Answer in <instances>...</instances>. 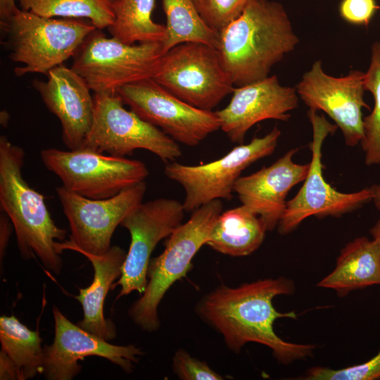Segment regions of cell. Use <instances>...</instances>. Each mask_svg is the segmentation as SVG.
Here are the masks:
<instances>
[{
    "instance_id": "cell-31",
    "label": "cell",
    "mask_w": 380,
    "mask_h": 380,
    "mask_svg": "<svg viewBox=\"0 0 380 380\" xmlns=\"http://www.w3.org/2000/svg\"><path fill=\"white\" fill-rule=\"evenodd\" d=\"M378 10L376 0H341L338 6L341 18L358 26H368Z\"/></svg>"
},
{
    "instance_id": "cell-37",
    "label": "cell",
    "mask_w": 380,
    "mask_h": 380,
    "mask_svg": "<svg viewBox=\"0 0 380 380\" xmlns=\"http://www.w3.org/2000/svg\"><path fill=\"white\" fill-rule=\"evenodd\" d=\"M9 115L8 113L4 110L1 112V124L6 127L8 122Z\"/></svg>"
},
{
    "instance_id": "cell-11",
    "label": "cell",
    "mask_w": 380,
    "mask_h": 380,
    "mask_svg": "<svg viewBox=\"0 0 380 380\" xmlns=\"http://www.w3.org/2000/svg\"><path fill=\"white\" fill-rule=\"evenodd\" d=\"M280 135L281 131L275 126L265 136L254 137L248 144H241L210 163L198 165L168 163L164 174L184 189L182 203L186 212H193L214 200H230L241 172L253 163L273 153Z\"/></svg>"
},
{
    "instance_id": "cell-3",
    "label": "cell",
    "mask_w": 380,
    "mask_h": 380,
    "mask_svg": "<svg viewBox=\"0 0 380 380\" xmlns=\"http://www.w3.org/2000/svg\"><path fill=\"white\" fill-rule=\"evenodd\" d=\"M25 151L0 137V209L10 218L18 250L24 260L38 258L56 274L63 267L56 243L65 240L66 231L52 219L44 196L23 177Z\"/></svg>"
},
{
    "instance_id": "cell-35",
    "label": "cell",
    "mask_w": 380,
    "mask_h": 380,
    "mask_svg": "<svg viewBox=\"0 0 380 380\" xmlns=\"http://www.w3.org/2000/svg\"><path fill=\"white\" fill-rule=\"evenodd\" d=\"M372 194V201L380 212V185L375 184L370 187Z\"/></svg>"
},
{
    "instance_id": "cell-14",
    "label": "cell",
    "mask_w": 380,
    "mask_h": 380,
    "mask_svg": "<svg viewBox=\"0 0 380 380\" xmlns=\"http://www.w3.org/2000/svg\"><path fill=\"white\" fill-rule=\"evenodd\" d=\"M185 210L183 203L167 198L141 202L121 222L130 234V244L120 278L112 289L120 286L117 298L138 291L140 296L147 285L151 255L163 239L182 223Z\"/></svg>"
},
{
    "instance_id": "cell-10",
    "label": "cell",
    "mask_w": 380,
    "mask_h": 380,
    "mask_svg": "<svg viewBox=\"0 0 380 380\" xmlns=\"http://www.w3.org/2000/svg\"><path fill=\"white\" fill-rule=\"evenodd\" d=\"M146 191L145 182L124 189L110 198L91 199L56 188L70 229L69 240L56 243L59 253L65 250L102 255L111 247L118 225L141 202Z\"/></svg>"
},
{
    "instance_id": "cell-1",
    "label": "cell",
    "mask_w": 380,
    "mask_h": 380,
    "mask_svg": "<svg viewBox=\"0 0 380 380\" xmlns=\"http://www.w3.org/2000/svg\"><path fill=\"white\" fill-rule=\"evenodd\" d=\"M294 291L293 281L284 277L237 287L222 284L201 299L196 312L222 336L230 350L239 353L246 343H258L270 348L279 362L289 365L312 356L316 347L285 341L274 329L277 319L297 318L294 311L280 312L272 303L276 296L290 295Z\"/></svg>"
},
{
    "instance_id": "cell-17",
    "label": "cell",
    "mask_w": 380,
    "mask_h": 380,
    "mask_svg": "<svg viewBox=\"0 0 380 380\" xmlns=\"http://www.w3.org/2000/svg\"><path fill=\"white\" fill-rule=\"evenodd\" d=\"M296 89L282 86L277 75L235 87L229 103L215 111L222 129L233 143L241 144L247 132L265 120L287 121L298 107Z\"/></svg>"
},
{
    "instance_id": "cell-34",
    "label": "cell",
    "mask_w": 380,
    "mask_h": 380,
    "mask_svg": "<svg viewBox=\"0 0 380 380\" xmlns=\"http://www.w3.org/2000/svg\"><path fill=\"white\" fill-rule=\"evenodd\" d=\"M19 10L15 0H0V27L8 23Z\"/></svg>"
},
{
    "instance_id": "cell-5",
    "label": "cell",
    "mask_w": 380,
    "mask_h": 380,
    "mask_svg": "<svg viewBox=\"0 0 380 380\" xmlns=\"http://www.w3.org/2000/svg\"><path fill=\"white\" fill-rule=\"evenodd\" d=\"M95 29L85 19L46 18L22 9L1 26L6 36L9 58L23 65L14 69L18 77L28 73L47 75L72 57Z\"/></svg>"
},
{
    "instance_id": "cell-24",
    "label": "cell",
    "mask_w": 380,
    "mask_h": 380,
    "mask_svg": "<svg viewBox=\"0 0 380 380\" xmlns=\"http://www.w3.org/2000/svg\"><path fill=\"white\" fill-rule=\"evenodd\" d=\"M1 350L17 367L20 380L42 374L44 347L38 330H31L14 315L0 317Z\"/></svg>"
},
{
    "instance_id": "cell-15",
    "label": "cell",
    "mask_w": 380,
    "mask_h": 380,
    "mask_svg": "<svg viewBox=\"0 0 380 380\" xmlns=\"http://www.w3.org/2000/svg\"><path fill=\"white\" fill-rule=\"evenodd\" d=\"M365 72L352 70L335 77L323 70L322 61H316L296 86L301 100L310 108L322 110L341 130L346 144L354 146L364 138L362 108Z\"/></svg>"
},
{
    "instance_id": "cell-19",
    "label": "cell",
    "mask_w": 380,
    "mask_h": 380,
    "mask_svg": "<svg viewBox=\"0 0 380 380\" xmlns=\"http://www.w3.org/2000/svg\"><path fill=\"white\" fill-rule=\"evenodd\" d=\"M297 151L291 149L271 165L240 177L234 184V192L241 204L260 217L267 231L278 225L289 191L307 177L310 163L300 165L293 161Z\"/></svg>"
},
{
    "instance_id": "cell-22",
    "label": "cell",
    "mask_w": 380,
    "mask_h": 380,
    "mask_svg": "<svg viewBox=\"0 0 380 380\" xmlns=\"http://www.w3.org/2000/svg\"><path fill=\"white\" fill-rule=\"evenodd\" d=\"M266 232L260 217L241 204L222 211L205 245L222 254L246 256L260 247Z\"/></svg>"
},
{
    "instance_id": "cell-18",
    "label": "cell",
    "mask_w": 380,
    "mask_h": 380,
    "mask_svg": "<svg viewBox=\"0 0 380 380\" xmlns=\"http://www.w3.org/2000/svg\"><path fill=\"white\" fill-rule=\"evenodd\" d=\"M47 80H34L33 88L47 109L59 120L62 140L69 150L80 148L90 130L94 101L85 80L61 64L51 69Z\"/></svg>"
},
{
    "instance_id": "cell-23",
    "label": "cell",
    "mask_w": 380,
    "mask_h": 380,
    "mask_svg": "<svg viewBox=\"0 0 380 380\" xmlns=\"http://www.w3.org/2000/svg\"><path fill=\"white\" fill-rule=\"evenodd\" d=\"M112 4L114 20L107 28L111 37L127 44L164 42L165 25L152 18L156 0H118Z\"/></svg>"
},
{
    "instance_id": "cell-4",
    "label": "cell",
    "mask_w": 380,
    "mask_h": 380,
    "mask_svg": "<svg viewBox=\"0 0 380 380\" xmlns=\"http://www.w3.org/2000/svg\"><path fill=\"white\" fill-rule=\"evenodd\" d=\"M222 210L223 204L217 199L193 211L191 217L167 238L163 251L151 258L146 289L128 311L133 322L142 330L153 332L159 329V304L171 286L189 271L194 257L206 244Z\"/></svg>"
},
{
    "instance_id": "cell-9",
    "label": "cell",
    "mask_w": 380,
    "mask_h": 380,
    "mask_svg": "<svg viewBox=\"0 0 380 380\" xmlns=\"http://www.w3.org/2000/svg\"><path fill=\"white\" fill-rule=\"evenodd\" d=\"M154 79L186 103L211 110L234 88L216 48L201 42H185L163 56Z\"/></svg>"
},
{
    "instance_id": "cell-6",
    "label": "cell",
    "mask_w": 380,
    "mask_h": 380,
    "mask_svg": "<svg viewBox=\"0 0 380 380\" xmlns=\"http://www.w3.org/2000/svg\"><path fill=\"white\" fill-rule=\"evenodd\" d=\"M163 56L162 43L127 44L96 28L75 53L71 68L94 94L115 95L123 86L153 78Z\"/></svg>"
},
{
    "instance_id": "cell-25",
    "label": "cell",
    "mask_w": 380,
    "mask_h": 380,
    "mask_svg": "<svg viewBox=\"0 0 380 380\" xmlns=\"http://www.w3.org/2000/svg\"><path fill=\"white\" fill-rule=\"evenodd\" d=\"M166 17L163 54L185 42H201L216 48L219 33L201 17L193 0H162Z\"/></svg>"
},
{
    "instance_id": "cell-29",
    "label": "cell",
    "mask_w": 380,
    "mask_h": 380,
    "mask_svg": "<svg viewBox=\"0 0 380 380\" xmlns=\"http://www.w3.org/2000/svg\"><path fill=\"white\" fill-rule=\"evenodd\" d=\"M203 21L219 33L239 16L248 0H193Z\"/></svg>"
},
{
    "instance_id": "cell-36",
    "label": "cell",
    "mask_w": 380,
    "mask_h": 380,
    "mask_svg": "<svg viewBox=\"0 0 380 380\" xmlns=\"http://www.w3.org/2000/svg\"><path fill=\"white\" fill-rule=\"evenodd\" d=\"M373 239L380 242V220H379L370 229Z\"/></svg>"
},
{
    "instance_id": "cell-13",
    "label": "cell",
    "mask_w": 380,
    "mask_h": 380,
    "mask_svg": "<svg viewBox=\"0 0 380 380\" xmlns=\"http://www.w3.org/2000/svg\"><path fill=\"white\" fill-rule=\"evenodd\" d=\"M117 94L139 117L177 143L196 146L220 129L215 112L186 103L153 78L123 86Z\"/></svg>"
},
{
    "instance_id": "cell-27",
    "label": "cell",
    "mask_w": 380,
    "mask_h": 380,
    "mask_svg": "<svg viewBox=\"0 0 380 380\" xmlns=\"http://www.w3.org/2000/svg\"><path fill=\"white\" fill-rule=\"evenodd\" d=\"M365 89L372 93L374 104L365 117L364 138L360 142L367 165L380 164V42L373 43L368 70L364 75Z\"/></svg>"
},
{
    "instance_id": "cell-2",
    "label": "cell",
    "mask_w": 380,
    "mask_h": 380,
    "mask_svg": "<svg viewBox=\"0 0 380 380\" xmlns=\"http://www.w3.org/2000/svg\"><path fill=\"white\" fill-rule=\"evenodd\" d=\"M299 43L283 5L248 0L238 18L219 32L216 49L234 87L267 78Z\"/></svg>"
},
{
    "instance_id": "cell-16",
    "label": "cell",
    "mask_w": 380,
    "mask_h": 380,
    "mask_svg": "<svg viewBox=\"0 0 380 380\" xmlns=\"http://www.w3.org/2000/svg\"><path fill=\"white\" fill-rule=\"evenodd\" d=\"M54 338L44 346L42 374L48 380H71L81 371L78 361L89 356L105 358L130 373L143 355L134 345L118 346L70 321L56 306L53 307Z\"/></svg>"
},
{
    "instance_id": "cell-30",
    "label": "cell",
    "mask_w": 380,
    "mask_h": 380,
    "mask_svg": "<svg viewBox=\"0 0 380 380\" xmlns=\"http://www.w3.org/2000/svg\"><path fill=\"white\" fill-rule=\"evenodd\" d=\"M172 370L182 380H222L224 377L205 361L192 357L184 349L178 350L172 357Z\"/></svg>"
},
{
    "instance_id": "cell-12",
    "label": "cell",
    "mask_w": 380,
    "mask_h": 380,
    "mask_svg": "<svg viewBox=\"0 0 380 380\" xmlns=\"http://www.w3.org/2000/svg\"><path fill=\"white\" fill-rule=\"evenodd\" d=\"M308 117L312 127V141L310 144L312 158L304 183L296 195L286 202L278 223V232L287 234L310 216L340 217L353 211L372 199L370 188L354 193H342L334 189L323 177L322 147L326 137L334 134L338 127L330 123L317 110L309 109Z\"/></svg>"
},
{
    "instance_id": "cell-26",
    "label": "cell",
    "mask_w": 380,
    "mask_h": 380,
    "mask_svg": "<svg viewBox=\"0 0 380 380\" xmlns=\"http://www.w3.org/2000/svg\"><path fill=\"white\" fill-rule=\"evenodd\" d=\"M22 10L46 18H80L103 30L114 20L109 0H19Z\"/></svg>"
},
{
    "instance_id": "cell-20",
    "label": "cell",
    "mask_w": 380,
    "mask_h": 380,
    "mask_svg": "<svg viewBox=\"0 0 380 380\" xmlns=\"http://www.w3.org/2000/svg\"><path fill=\"white\" fill-rule=\"evenodd\" d=\"M91 263L94 277L89 286L80 289L75 298L83 310V318L77 324L106 341L117 335L115 324L104 316V303L108 291L122 273L127 253L118 246H112L102 255L83 253Z\"/></svg>"
},
{
    "instance_id": "cell-38",
    "label": "cell",
    "mask_w": 380,
    "mask_h": 380,
    "mask_svg": "<svg viewBox=\"0 0 380 380\" xmlns=\"http://www.w3.org/2000/svg\"><path fill=\"white\" fill-rule=\"evenodd\" d=\"M112 4L116 2L118 0H109Z\"/></svg>"
},
{
    "instance_id": "cell-28",
    "label": "cell",
    "mask_w": 380,
    "mask_h": 380,
    "mask_svg": "<svg viewBox=\"0 0 380 380\" xmlns=\"http://www.w3.org/2000/svg\"><path fill=\"white\" fill-rule=\"evenodd\" d=\"M303 379L308 380H376L380 379V350L365 362L334 369L326 367H312Z\"/></svg>"
},
{
    "instance_id": "cell-32",
    "label": "cell",
    "mask_w": 380,
    "mask_h": 380,
    "mask_svg": "<svg viewBox=\"0 0 380 380\" xmlns=\"http://www.w3.org/2000/svg\"><path fill=\"white\" fill-rule=\"evenodd\" d=\"M13 224L8 216L3 211L0 213V261L2 265V260L5 256L9 239L13 232Z\"/></svg>"
},
{
    "instance_id": "cell-7",
    "label": "cell",
    "mask_w": 380,
    "mask_h": 380,
    "mask_svg": "<svg viewBox=\"0 0 380 380\" xmlns=\"http://www.w3.org/2000/svg\"><path fill=\"white\" fill-rule=\"evenodd\" d=\"M40 156L46 168L61 179L64 188L91 199L115 196L144 182L149 175L140 160L84 148L69 151L49 148L42 150Z\"/></svg>"
},
{
    "instance_id": "cell-8",
    "label": "cell",
    "mask_w": 380,
    "mask_h": 380,
    "mask_svg": "<svg viewBox=\"0 0 380 380\" xmlns=\"http://www.w3.org/2000/svg\"><path fill=\"white\" fill-rule=\"evenodd\" d=\"M94 101L92 124L80 148L120 157L144 149L167 163L181 157L176 141L127 110L118 94H94Z\"/></svg>"
},
{
    "instance_id": "cell-33",
    "label": "cell",
    "mask_w": 380,
    "mask_h": 380,
    "mask_svg": "<svg viewBox=\"0 0 380 380\" xmlns=\"http://www.w3.org/2000/svg\"><path fill=\"white\" fill-rule=\"evenodd\" d=\"M0 379L20 380L17 367L6 354L1 350L0 352Z\"/></svg>"
},
{
    "instance_id": "cell-21",
    "label": "cell",
    "mask_w": 380,
    "mask_h": 380,
    "mask_svg": "<svg viewBox=\"0 0 380 380\" xmlns=\"http://www.w3.org/2000/svg\"><path fill=\"white\" fill-rule=\"evenodd\" d=\"M375 284L380 286V242L362 236L342 248L335 268L317 286L333 289L343 297L352 291Z\"/></svg>"
}]
</instances>
